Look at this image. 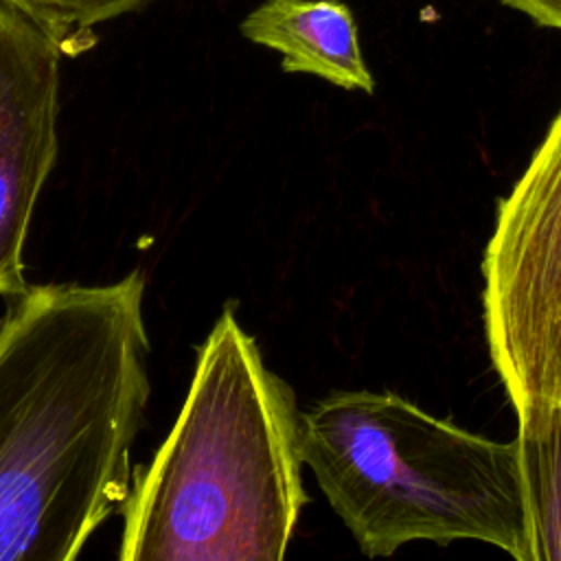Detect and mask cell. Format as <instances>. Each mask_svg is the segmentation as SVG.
<instances>
[{"instance_id":"cell-5","label":"cell","mask_w":561,"mask_h":561,"mask_svg":"<svg viewBox=\"0 0 561 561\" xmlns=\"http://www.w3.org/2000/svg\"><path fill=\"white\" fill-rule=\"evenodd\" d=\"M64 50L31 18L0 2V296H18L37 197L57 158Z\"/></svg>"},{"instance_id":"cell-2","label":"cell","mask_w":561,"mask_h":561,"mask_svg":"<svg viewBox=\"0 0 561 561\" xmlns=\"http://www.w3.org/2000/svg\"><path fill=\"white\" fill-rule=\"evenodd\" d=\"M296 394L230 307L121 508L123 561H280L307 493Z\"/></svg>"},{"instance_id":"cell-8","label":"cell","mask_w":561,"mask_h":561,"mask_svg":"<svg viewBox=\"0 0 561 561\" xmlns=\"http://www.w3.org/2000/svg\"><path fill=\"white\" fill-rule=\"evenodd\" d=\"M39 24L64 50L79 55L96 37L92 26L142 9L149 0H0Z\"/></svg>"},{"instance_id":"cell-4","label":"cell","mask_w":561,"mask_h":561,"mask_svg":"<svg viewBox=\"0 0 561 561\" xmlns=\"http://www.w3.org/2000/svg\"><path fill=\"white\" fill-rule=\"evenodd\" d=\"M482 280L486 346L513 408L561 401V110L497 204Z\"/></svg>"},{"instance_id":"cell-6","label":"cell","mask_w":561,"mask_h":561,"mask_svg":"<svg viewBox=\"0 0 561 561\" xmlns=\"http://www.w3.org/2000/svg\"><path fill=\"white\" fill-rule=\"evenodd\" d=\"M239 28L252 44L280 53L285 72L313 75L366 94L375 90L355 18L340 0H263Z\"/></svg>"},{"instance_id":"cell-9","label":"cell","mask_w":561,"mask_h":561,"mask_svg":"<svg viewBox=\"0 0 561 561\" xmlns=\"http://www.w3.org/2000/svg\"><path fill=\"white\" fill-rule=\"evenodd\" d=\"M541 26L561 31V0H502Z\"/></svg>"},{"instance_id":"cell-1","label":"cell","mask_w":561,"mask_h":561,"mask_svg":"<svg viewBox=\"0 0 561 561\" xmlns=\"http://www.w3.org/2000/svg\"><path fill=\"white\" fill-rule=\"evenodd\" d=\"M140 270L13 296L0 320V561H72L123 508L151 394Z\"/></svg>"},{"instance_id":"cell-7","label":"cell","mask_w":561,"mask_h":561,"mask_svg":"<svg viewBox=\"0 0 561 561\" xmlns=\"http://www.w3.org/2000/svg\"><path fill=\"white\" fill-rule=\"evenodd\" d=\"M515 414L528 557L561 561V401H524Z\"/></svg>"},{"instance_id":"cell-3","label":"cell","mask_w":561,"mask_h":561,"mask_svg":"<svg viewBox=\"0 0 561 561\" xmlns=\"http://www.w3.org/2000/svg\"><path fill=\"white\" fill-rule=\"evenodd\" d=\"M300 423L302 460L366 557L471 539L530 561L515 440L473 434L388 390L331 392Z\"/></svg>"}]
</instances>
